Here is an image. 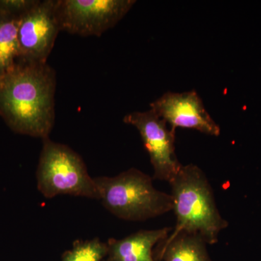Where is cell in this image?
Segmentation results:
<instances>
[{
  "label": "cell",
  "mask_w": 261,
  "mask_h": 261,
  "mask_svg": "<svg viewBox=\"0 0 261 261\" xmlns=\"http://www.w3.org/2000/svg\"><path fill=\"white\" fill-rule=\"evenodd\" d=\"M123 121L140 132L153 167L154 178L171 181L182 166L175 152L176 130L151 110L128 113Z\"/></svg>",
  "instance_id": "cell-7"
},
{
  "label": "cell",
  "mask_w": 261,
  "mask_h": 261,
  "mask_svg": "<svg viewBox=\"0 0 261 261\" xmlns=\"http://www.w3.org/2000/svg\"><path fill=\"white\" fill-rule=\"evenodd\" d=\"M56 84V71L47 63L18 60L0 75V117L15 133L49 138Z\"/></svg>",
  "instance_id": "cell-1"
},
{
  "label": "cell",
  "mask_w": 261,
  "mask_h": 261,
  "mask_svg": "<svg viewBox=\"0 0 261 261\" xmlns=\"http://www.w3.org/2000/svg\"><path fill=\"white\" fill-rule=\"evenodd\" d=\"M108 261V260H107Z\"/></svg>",
  "instance_id": "cell-13"
},
{
  "label": "cell",
  "mask_w": 261,
  "mask_h": 261,
  "mask_svg": "<svg viewBox=\"0 0 261 261\" xmlns=\"http://www.w3.org/2000/svg\"><path fill=\"white\" fill-rule=\"evenodd\" d=\"M99 200L111 214L126 221H145L172 211L171 195L154 187L152 178L137 168L116 176L94 178Z\"/></svg>",
  "instance_id": "cell-3"
},
{
  "label": "cell",
  "mask_w": 261,
  "mask_h": 261,
  "mask_svg": "<svg viewBox=\"0 0 261 261\" xmlns=\"http://www.w3.org/2000/svg\"><path fill=\"white\" fill-rule=\"evenodd\" d=\"M169 183L172 211L176 217V227L171 234L193 233L209 245L217 243L228 222L220 214L205 173L195 165H182Z\"/></svg>",
  "instance_id": "cell-2"
},
{
  "label": "cell",
  "mask_w": 261,
  "mask_h": 261,
  "mask_svg": "<svg viewBox=\"0 0 261 261\" xmlns=\"http://www.w3.org/2000/svg\"><path fill=\"white\" fill-rule=\"evenodd\" d=\"M60 32L57 0H36L20 20L18 60L47 63Z\"/></svg>",
  "instance_id": "cell-6"
},
{
  "label": "cell",
  "mask_w": 261,
  "mask_h": 261,
  "mask_svg": "<svg viewBox=\"0 0 261 261\" xmlns=\"http://www.w3.org/2000/svg\"><path fill=\"white\" fill-rule=\"evenodd\" d=\"M171 228L141 230L121 239L109 240L108 261H156L152 249L156 244L166 240Z\"/></svg>",
  "instance_id": "cell-10"
},
{
  "label": "cell",
  "mask_w": 261,
  "mask_h": 261,
  "mask_svg": "<svg viewBox=\"0 0 261 261\" xmlns=\"http://www.w3.org/2000/svg\"><path fill=\"white\" fill-rule=\"evenodd\" d=\"M108 252V244L98 238L76 241L73 248L65 252L62 261H104Z\"/></svg>",
  "instance_id": "cell-12"
},
{
  "label": "cell",
  "mask_w": 261,
  "mask_h": 261,
  "mask_svg": "<svg viewBox=\"0 0 261 261\" xmlns=\"http://www.w3.org/2000/svg\"><path fill=\"white\" fill-rule=\"evenodd\" d=\"M135 3V0H57L61 31L82 37H100Z\"/></svg>",
  "instance_id": "cell-5"
},
{
  "label": "cell",
  "mask_w": 261,
  "mask_h": 261,
  "mask_svg": "<svg viewBox=\"0 0 261 261\" xmlns=\"http://www.w3.org/2000/svg\"><path fill=\"white\" fill-rule=\"evenodd\" d=\"M37 178L38 190L47 198L68 195L99 200L94 178L80 154L49 138L43 140Z\"/></svg>",
  "instance_id": "cell-4"
},
{
  "label": "cell",
  "mask_w": 261,
  "mask_h": 261,
  "mask_svg": "<svg viewBox=\"0 0 261 261\" xmlns=\"http://www.w3.org/2000/svg\"><path fill=\"white\" fill-rule=\"evenodd\" d=\"M159 260L162 261H213L205 240L186 232L169 234L159 243Z\"/></svg>",
  "instance_id": "cell-11"
},
{
  "label": "cell",
  "mask_w": 261,
  "mask_h": 261,
  "mask_svg": "<svg viewBox=\"0 0 261 261\" xmlns=\"http://www.w3.org/2000/svg\"><path fill=\"white\" fill-rule=\"evenodd\" d=\"M35 3L36 0H0V75L18 61L20 20Z\"/></svg>",
  "instance_id": "cell-9"
},
{
  "label": "cell",
  "mask_w": 261,
  "mask_h": 261,
  "mask_svg": "<svg viewBox=\"0 0 261 261\" xmlns=\"http://www.w3.org/2000/svg\"><path fill=\"white\" fill-rule=\"evenodd\" d=\"M150 110L176 130L178 127L192 128L218 137L221 128L206 111L195 90L176 93L168 92L150 104Z\"/></svg>",
  "instance_id": "cell-8"
}]
</instances>
